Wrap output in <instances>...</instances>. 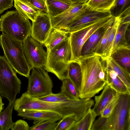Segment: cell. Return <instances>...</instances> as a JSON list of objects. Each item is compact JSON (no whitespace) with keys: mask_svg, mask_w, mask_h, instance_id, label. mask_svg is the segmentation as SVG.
Listing matches in <instances>:
<instances>
[{"mask_svg":"<svg viewBox=\"0 0 130 130\" xmlns=\"http://www.w3.org/2000/svg\"><path fill=\"white\" fill-rule=\"evenodd\" d=\"M93 99L90 98L70 100L58 102L42 101L32 97L27 92L14 102V109L18 112L29 110L52 111L60 115L62 118L71 114L76 116L77 121L80 120L87 111L94 105Z\"/></svg>","mask_w":130,"mask_h":130,"instance_id":"cell-1","label":"cell"},{"mask_svg":"<svg viewBox=\"0 0 130 130\" xmlns=\"http://www.w3.org/2000/svg\"><path fill=\"white\" fill-rule=\"evenodd\" d=\"M73 61L79 65L82 72L80 99L91 98L102 90L107 84L105 60L100 55L90 53Z\"/></svg>","mask_w":130,"mask_h":130,"instance_id":"cell-2","label":"cell"},{"mask_svg":"<svg viewBox=\"0 0 130 130\" xmlns=\"http://www.w3.org/2000/svg\"><path fill=\"white\" fill-rule=\"evenodd\" d=\"M46 52L47 60L44 69L54 74L61 81L67 78L68 67L72 58L69 36Z\"/></svg>","mask_w":130,"mask_h":130,"instance_id":"cell-3","label":"cell"},{"mask_svg":"<svg viewBox=\"0 0 130 130\" xmlns=\"http://www.w3.org/2000/svg\"><path fill=\"white\" fill-rule=\"evenodd\" d=\"M22 43L3 33L0 36V45L8 62L17 73L28 78L32 68L26 59Z\"/></svg>","mask_w":130,"mask_h":130,"instance_id":"cell-4","label":"cell"},{"mask_svg":"<svg viewBox=\"0 0 130 130\" xmlns=\"http://www.w3.org/2000/svg\"><path fill=\"white\" fill-rule=\"evenodd\" d=\"M0 19V30L7 36L23 42L31 35L32 25L29 19L23 17L16 10L7 11Z\"/></svg>","mask_w":130,"mask_h":130,"instance_id":"cell-5","label":"cell"},{"mask_svg":"<svg viewBox=\"0 0 130 130\" xmlns=\"http://www.w3.org/2000/svg\"><path fill=\"white\" fill-rule=\"evenodd\" d=\"M21 83L4 56L0 55V94L14 103L20 92Z\"/></svg>","mask_w":130,"mask_h":130,"instance_id":"cell-6","label":"cell"},{"mask_svg":"<svg viewBox=\"0 0 130 130\" xmlns=\"http://www.w3.org/2000/svg\"><path fill=\"white\" fill-rule=\"evenodd\" d=\"M108 119L109 130H130V94H119L117 102Z\"/></svg>","mask_w":130,"mask_h":130,"instance_id":"cell-7","label":"cell"},{"mask_svg":"<svg viewBox=\"0 0 130 130\" xmlns=\"http://www.w3.org/2000/svg\"><path fill=\"white\" fill-rule=\"evenodd\" d=\"M28 78L27 92L37 98L52 93L53 84L48 72L43 68H32Z\"/></svg>","mask_w":130,"mask_h":130,"instance_id":"cell-8","label":"cell"},{"mask_svg":"<svg viewBox=\"0 0 130 130\" xmlns=\"http://www.w3.org/2000/svg\"><path fill=\"white\" fill-rule=\"evenodd\" d=\"M41 42L28 36L22 43L23 52L27 61L32 68H43L47 60V53Z\"/></svg>","mask_w":130,"mask_h":130,"instance_id":"cell-9","label":"cell"},{"mask_svg":"<svg viewBox=\"0 0 130 130\" xmlns=\"http://www.w3.org/2000/svg\"><path fill=\"white\" fill-rule=\"evenodd\" d=\"M112 17L103 19L69 34L72 53L71 61L77 59L81 56L82 48L85 41L96 30L107 22Z\"/></svg>","mask_w":130,"mask_h":130,"instance_id":"cell-10","label":"cell"},{"mask_svg":"<svg viewBox=\"0 0 130 130\" xmlns=\"http://www.w3.org/2000/svg\"><path fill=\"white\" fill-rule=\"evenodd\" d=\"M111 17L109 11L96 10L87 5L84 10L73 20L65 31L70 34Z\"/></svg>","mask_w":130,"mask_h":130,"instance_id":"cell-11","label":"cell"},{"mask_svg":"<svg viewBox=\"0 0 130 130\" xmlns=\"http://www.w3.org/2000/svg\"><path fill=\"white\" fill-rule=\"evenodd\" d=\"M87 6L86 3L72 4L61 14L51 18L53 28L65 31L71 23L84 10Z\"/></svg>","mask_w":130,"mask_h":130,"instance_id":"cell-12","label":"cell"},{"mask_svg":"<svg viewBox=\"0 0 130 130\" xmlns=\"http://www.w3.org/2000/svg\"><path fill=\"white\" fill-rule=\"evenodd\" d=\"M32 22L31 36L43 44L53 29L51 18L47 13L40 12Z\"/></svg>","mask_w":130,"mask_h":130,"instance_id":"cell-13","label":"cell"},{"mask_svg":"<svg viewBox=\"0 0 130 130\" xmlns=\"http://www.w3.org/2000/svg\"><path fill=\"white\" fill-rule=\"evenodd\" d=\"M18 112L19 116L28 120H34L33 124L45 120L57 122L62 118L59 114L49 111L29 110Z\"/></svg>","mask_w":130,"mask_h":130,"instance_id":"cell-14","label":"cell"},{"mask_svg":"<svg viewBox=\"0 0 130 130\" xmlns=\"http://www.w3.org/2000/svg\"><path fill=\"white\" fill-rule=\"evenodd\" d=\"M103 89L100 95L94 97L95 103L92 109L97 116L100 115L101 112L104 108L118 94L107 84Z\"/></svg>","mask_w":130,"mask_h":130,"instance_id":"cell-15","label":"cell"},{"mask_svg":"<svg viewBox=\"0 0 130 130\" xmlns=\"http://www.w3.org/2000/svg\"><path fill=\"white\" fill-rule=\"evenodd\" d=\"M115 18L112 17L106 24L94 32L87 40L82 49L81 56L89 54L98 43L105 32L113 23Z\"/></svg>","mask_w":130,"mask_h":130,"instance_id":"cell-16","label":"cell"},{"mask_svg":"<svg viewBox=\"0 0 130 130\" xmlns=\"http://www.w3.org/2000/svg\"><path fill=\"white\" fill-rule=\"evenodd\" d=\"M110 57L130 73V45H119L112 52Z\"/></svg>","mask_w":130,"mask_h":130,"instance_id":"cell-17","label":"cell"},{"mask_svg":"<svg viewBox=\"0 0 130 130\" xmlns=\"http://www.w3.org/2000/svg\"><path fill=\"white\" fill-rule=\"evenodd\" d=\"M14 7L16 10L23 17L34 21L40 11L27 0H15Z\"/></svg>","mask_w":130,"mask_h":130,"instance_id":"cell-18","label":"cell"},{"mask_svg":"<svg viewBox=\"0 0 130 130\" xmlns=\"http://www.w3.org/2000/svg\"><path fill=\"white\" fill-rule=\"evenodd\" d=\"M106 73L107 84L118 93L130 94V89L127 87L115 71L106 66Z\"/></svg>","mask_w":130,"mask_h":130,"instance_id":"cell-19","label":"cell"},{"mask_svg":"<svg viewBox=\"0 0 130 130\" xmlns=\"http://www.w3.org/2000/svg\"><path fill=\"white\" fill-rule=\"evenodd\" d=\"M48 14L50 18L56 16L68 9L73 3L70 0H46Z\"/></svg>","mask_w":130,"mask_h":130,"instance_id":"cell-20","label":"cell"},{"mask_svg":"<svg viewBox=\"0 0 130 130\" xmlns=\"http://www.w3.org/2000/svg\"><path fill=\"white\" fill-rule=\"evenodd\" d=\"M104 60L106 66L115 71L127 87L130 89V73L118 63L111 57Z\"/></svg>","mask_w":130,"mask_h":130,"instance_id":"cell-21","label":"cell"},{"mask_svg":"<svg viewBox=\"0 0 130 130\" xmlns=\"http://www.w3.org/2000/svg\"><path fill=\"white\" fill-rule=\"evenodd\" d=\"M97 116L92 109H89L80 120L71 127L69 130H91Z\"/></svg>","mask_w":130,"mask_h":130,"instance_id":"cell-22","label":"cell"},{"mask_svg":"<svg viewBox=\"0 0 130 130\" xmlns=\"http://www.w3.org/2000/svg\"><path fill=\"white\" fill-rule=\"evenodd\" d=\"M68 78L74 85L79 92L82 82V72L79 64L75 61H71L68 69Z\"/></svg>","mask_w":130,"mask_h":130,"instance_id":"cell-23","label":"cell"},{"mask_svg":"<svg viewBox=\"0 0 130 130\" xmlns=\"http://www.w3.org/2000/svg\"><path fill=\"white\" fill-rule=\"evenodd\" d=\"M69 33L62 30L53 29L48 38L43 44L49 50L67 38Z\"/></svg>","mask_w":130,"mask_h":130,"instance_id":"cell-24","label":"cell"},{"mask_svg":"<svg viewBox=\"0 0 130 130\" xmlns=\"http://www.w3.org/2000/svg\"><path fill=\"white\" fill-rule=\"evenodd\" d=\"M14 102H9L6 108L0 112V130H9L13 123L12 119Z\"/></svg>","mask_w":130,"mask_h":130,"instance_id":"cell-25","label":"cell"},{"mask_svg":"<svg viewBox=\"0 0 130 130\" xmlns=\"http://www.w3.org/2000/svg\"><path fill=\"white\" fill-rule=\"evenodd\" d=\"M62 81L60 92L70 100H79V92L70 79L67 78Z\"/></svg>","mask_w":130,"mask_h":130,"instance_id":"cell-26","label":"cell"},{"mask_svg":"<svg viewBox=\"0 0 130 130\" xmlns=\"http://www.w3.org/2000/svg\"><path fill=\"white\" fill-rule=\"evenodd\" d=\"M120 24V21L119 18L118 17L115 18L113 23L111 31L104 50L102 57L104 59L110 56L113 43Z\"/></svg>","mask_w":130,"mask_h":130,"instance_id":"cell-27","label":"cell"},{"mask_svg":"<svg viewBox=\"0 0 130 130\" xmlns=\"http://www.w3.org/2000/svg\"><path fill=\"white\" fill-rule=\"evenodd\" d=\"M130 8V0H115L109 11L112 17H118Z\"/></svg>","mask_w":130,"mask_h":130,"instance_id":"cell-28","label":"cell"},{"mask_svg":"<svg viewBox=\"0 0 130 130\" xmlns=\"http://www.w3.org/2000/svg\"><path fill=\"white\" fill-rule=\"evenodd\" d=\"M130 24V22L124 24L120 23L113 43L112 52L119 45L127 44L126 42L125 35L127 29Z\"/></svg>","mask_w":130,"mask_h":130,"instance_id":"cell-29","label":"cell"},{"mask_svg":"<svg viewBox=\"0 0 130 130\" xmlns=\"http://www.w3.org/2000/svg\"><path fill=\"white\" fill-rule=\"evenodd\" d=\"M115 0H89L86 3L92 9L101 11H109Z\"/></svg>","mask_w":130,"mask_h":130,"instance_id":"cell-30","label":"cell"},{"mask_svg":"<svg viewBox=\"0 0 130 130\" xmlns=\"http://www.w3.org/2000/svg\"><path fill=\"white\" fill-rule=\"evenodd\" d=\"M113 23L106 30L98 43L91 51L90 53L96 54L102 57L105 46L112 28Z\"/></svg>","mask_w":130,"mask_h":130,"instance_id":"cell-31","label":"cell"},{"mask_svg":"<svg viewBox=\"0 0 130 130\" xmlns=\"http://www.w3.org/2000/svg\"><path fill=\"white\" fill-rule=\"evenodd\" d=\"M77 121V118L74 114L68 115L58 122L54 130H69L71 127Z\"/></svg>","mask_w":130,"mask_h":130,"instance_id":"cell-32","label":"cell"},{"mask_svg":"<svg viewBox=\"0 0 130 130\" xmlns=\"http://www.w3.org/2000/svg\"><path fill=\"white\" fill-rule=\"evenodd\" d=\"M58 122L49 120L38 122L31 127L29 130H54Z\"/></svg>","mask_w":130,"mask_h":130,"instance_id":"cell-33","label":"cell"},{"mask_svg":"<svg viewBox=\"0 0 130 130\" xmlns=\"http://www.w3.org/2000/svg\"><path fill=\"white\" fill-rule=\"evenodd\" d=\"M37 98L42 101L53 102H63L70 100L60 92L56 94L52 93Z\"/></svg>","mask_w":130,"mask_h":130,"instance_id":"cell-34","label":"cell"},{"mask_svg":"<svg viewBox=\"0 0 130 130\" xmlns=\"http://www.w3.org/2000/svg\"><path fill=\"white\" fill-rule=\"evenodd\" d=\"M108 117L100 116L94 122L91 130H109Z\"/></svg>","mask_w":130,"mask_h":130,"instance_id":"cell-35","label":"cell"},{"mask_svg":"<svg viewBox=\"0 0 130 130\" xmlns=\"http://www.w3.org/2000/svg\"><path fill=\"white\" fill-rule=\"evenodd\" d=\"M119 94L102 111L100 115L101 117H107L109 116L117 102Z\"/></svg>","mask_w":130,"mask_h":130,"instance_id":"cell-36","label":"cell"},{"mask_svg":"<svg viewBox=\"0 0 130 130\" xmlns=\"http://www.w3.org/2000/svg\"><path fill=\"white\" fill-rule=\"evenodd\" d=\"M41 12L47 13L46 0H27Z\"/></svg>","mask_w":130,"mask_h":130,"instance_id":"cell-37","label":"cell"},{"mask_svg":"<svg viewBox=\"0 0 130 130\" xmlns=\"http://www.w3.org/2000/svg\"><path fill=\"white\" fill-rule=\"evenodd\" d=\"M29 127L26 121L19 120L13 123L11 129L12 130H29Z\"/></svg>","mask_w":130,"mask_h":130,"instance_id":"cell-38","label":"cell"},{"mask_svg":"<svg viewBox=\"0 0 130 130\" xmlns=\"http://www.w3.org/2000/svg\"><path fill=\"white\" fill-rule=\"evenodd\" d=\"M13 0H0V14L13 6Z\"/></svg>","mask_w":130,"mask_h":130,"instance_id":"cell-39","label":"cell"},{"mask_svg":"<svg viewBox=\"0 0 130 130\" xmlns=\"http://www.w3.org/2000/svg\"><path fill=\"white\" fill-rule=\"evenodd\" d=\"M120 23L124 24L130 22V8L123 12L119 17Z\"/></svg>","mask_w":130,"mask_h":130,"instance_id":"cell-40","label":"cell"},{"mask_svg":"<svg viewBox=\"0 0 130 130\" xmlns=\"http://www.w3.org/2000/svg\"><path fill=\"white\" fill-rule=\"evenodd\" d=\"M125 40L126 43L130 45V26H129L127 29L126 35Z\"/></svg>","mask_w":130,"mask_h":130,"instance_id":"cell-41","label":"cell"},{"mask_svg":"<svg viewBox=\"0 0 130 130\" xmlns=\"http://www.w3.org/2000/svg\"><path fill=\"white\" fill-rule=\"evenodd\" d=\"M73 3H86L89 0H70Z\"/></svg>","mask_w":130,"mask_h":130,"instance_id":"cell-42","label":"cell"},{"mask_svg":"<svg viewBox=\"0 0 130 130\" xmlns=\"http://www.w3.org/2000/svg\"><path fill=\"white\" fill-rule=\"evenodd\" d=\"M4 105V104L2 102V99L0 94V112L3 109Z\"/></svg>","mask_w":130,"mask_h":130,"instance_id":"cell-43","label":"cell"},{"mask_svg":"<svg viewBox=\"0 0 130 130\" xmlns=\"http://www.w3.org/2000/svg\"><path fill=\"white\" fill-rule=\"evenodd\" d=\"M15 0H18V1H23L24 0H13V1H14Z\"/></svg>","mask_w":130,"mask_h":130,"instance_id":"cell-44","label":"cell"},{"mask_svg":"<svg viewBox=\"0 0 130 130\" xmlns=\"http://www.w3.org/2000/svg\"><path fill=\"white\" fill-rule=\"evenodd\" d=\"M0 21H1V19H0Z\"/></svg>","mask_w":130,"mask_h":130,"instance_id":"cell-45","label":"cell"}]
</instances>
